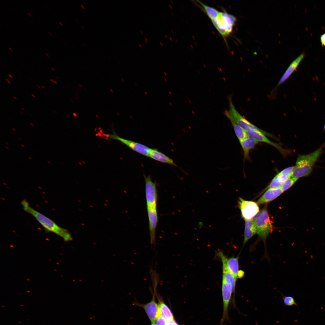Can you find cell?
<instances>
[{"mask_svg": "<svg viewBox=\"0 0 325 325\" xmlns=\"http://www.w3.org/2000/svg\"><path fill=\"white\" fill-rule=\"evenodd\" d=\"M291 176L292 174L289 169H283L275 176L265 190L280 187Z\"/></svg>", "mask_w": 325, "mask_h": 325, "instance_id": "cell-14", "label": "cell"}, {"mask_svg": "<svg viewBox=\"0 0 325 325\" xmlns=\"http://www.w3.org/2000/svg\"><path fill=\"white\" fill-rule=\"evenodd\" d=\"M147 207L156 208L157 194L156 183L151 180L150 175H144Z\"/></svg>", "mask_w": 325, "mask_h": 325, "instance_id": "cell-7", "label": "cell"}, {"mask_svg": "<svg viewBox=\"0 0 325 325\" xmlns=\"http://www.w3.org/2000/svg\"><path fill=\"white\" fill-rule=\"evenodd\" d=\"M324 129L325 130V125L324 126Z\"/></svg>", "mask_w": 325, "mask_h": 325, "instance_id": "cell-57", "label": "cell"}, {"mask_svg": "<svg viewBox=\"0 0 325 325\" xmlns=\"http://www.w3.org/2000/svg\"><path fill=\"white\" fill-rule=\"evenodd\" d=\"M31 95H32V96H33V97H34V98H35V96H34V95L33 94H31Z\"/></svg>", "mask_w": 325, "mask_h": 325, "instance_id": "cell-42", "label": "cell"}, {"mask_svg": "<svg viewBox=\"0 0 325 325\" xmlns=\"http://www.w3.org/2000/svg\"><path fill=\"white\" fill-rule=\"evenodd\" d=\"M232 293L233 292L231 287L222 279V293L223 308L222 317L220 325H222L223 322L228 319V308Z\"/></svg>", "mask_w": 325, "mask_h": 325, "instance_id": "cell-11", "label": "cell"}, {"mask_svg": "<svg viewBox=\"0 0 325 325\" xmlns=\"http://www.w3.org/2000/svg\"><path fill=\"white\" fill-rule=\"evenodd\" d=\"M149 222L150 242L151 245L155 243L156 231L158 217L156 208L147 207Z\"/></svg>", "mask_w": 325, "mask_h": 325, "instance_id": "cell-13", "label": "cell"}, {"mask_svg": "<svg viewBox=\"0 0 325 325\" xmlns=\"http://www.w3.org/2000/svg\"><path fill=\"white\" fill-rule=\"evenodd\" d=\"M8 83H9V84H11V83H10V82H9V80H8Z\"/></svg>", "mask_w": 325, "mask_h": 325, "instance_id": "cell-40", "label": "cell"}, {"mask_svg": "<svg viewBox=\"0 0 325 325\" xmlns=\"http://www.w3.org/2000/svg\"><path fill=\"white\" fill-rule=\"evenodd\" d=\"M159 43L161 46H162L163 45L162 43L161 42H160Z\"/></svg>", "mask_w": 325, "mask_h": 325, "instance_id": "cell-34", "label": "cell"}, {"mask_svg": "<svg viewBox=\"0 0 325 325\" xmlns=\"http://www.w3.org/2000/svg\"><path fill=\"white\" fill-rule=\"evenodd\" d=\"M50 80H51V81H52V82H54V81H53V80H52V79H50Z\"/></svg>", "mask_w": 325, "mask_h": 325, "instance_id": "cell-43", "label": "cell"}, {"mask_svg": "<svg viewBox=\"0 0 325 325\" xmlns=\"http://www.w3.org/2000/svg\"><path fill=\"white\" fill-rule=\"evenodd\" d=\"M152 280L154 292L152 300L147 303L139 304V305L144 309L151 322L154 323L159 316L158 305L156 303L155 300L156 287L158 284L159 279L157 278H154Z\"/></svg>", "mask_w": 325, "mask_h": 325, "instance_id": "cell-6", "label": "cell"}, {"mask_svg": "<svg viewBox=\"0 0 325 325\" xmlns=\"http://www.w3.org/2000/svg\"><path fill=\"white\" fill-rule=\"evenodd\" d=\"M164 36H165V37H166V39L168 38V36H167V35H166V34H165V35H164Z\"/></svg>", "mask_w": 325, "mask_h": 325, "instance_id": "cell-30", "label": "cell"}, {"mask_svg": "<svg viewBox=\"0 0 325 325\" xmlns=\"http://www.w3.org/2000/svg\"><path fill=\"white\" fill-rule=\"evenodd\" d=\"M167 325H179L174 320L167 321Z\"/></svg>", "mask_w": 325, "mask_h": 325, "instance_id": "cell-29", "label": "cell"}, {"mask_svg": "<svg viewBox=\"0 0 325 325\" xmlns=\"http://www.w3.org/2000/svg\"><path fill=\"white\" fill-rule=\"evenodd\" d=\"M244 272L242 270H239L237 274V278H241L244 275Z\"/></svg>", "mask_w": 325, "mask_h": 325, "instance_id": "cell-28", "label": "cell"}, {"mask_svg": "<svg viewBox=\"0 0 325 325\" xmlns=\"http://www.w3.org/2000/svg\"><path fill=\"white\" fill-rule=\"evenodd\" d=\"M258 142L254 138L248 136L240 143L243 152L244 159H249V152L258 143Z\"/></svg>", "mask_w": 325, "mask_h": 325, "instance_id": "cell-19", "label": "cell"}, {"mask_svg": "<svg viewBox=\"0 0 325 325\" xmlns=\"http://www.w3.org/2000/svg\"><path fill=\"white\" fill-rule=\"evenodd\" d=\"M225 115L229 119L233 126L235 133L240 142L249 136L246 131L237 124L230 116L228 111L224 112Z\"/></svg>", "mask_w": 325, "mask_h": 325, "instance_id": "cell-20", "label": "cell"}, {"mask_svg": "<svg viewBox=\"0 0 325 325\" xmlns=\"http://www.w3.org/2000/svg\"><path fill=\"white\" fill-rule=\"evenodd\" d=\"M254 221L257 234L265 242L269 234L274 230L272 221L270 219L266 206H265L258 213Z\"/></svg>", "mask_w": 325, "mask_h": 325, "instance_id": "cell-4", "label": "cell"}, {"mask_svg": "<svg viewBox=\"0 0 325 325\" xmlns=\"http://www.w3.org/2000/svg\"><path fill=\"white\" fill-rule=\"evenodd\" d=\"M298 178L291 177L287 180L280 187L283 192L287 190L297 181Z\"/></svg>", "mask_w": 325, "mask_h": 325, "instance_id": "cell-24", "label": "cell"}, {"mask_svg": "<svg viewBox=\"0 0 325 325\" xmlns=\"http://www.w3.org/2000/svg\"><path fill=\"white\" fill-rule=\"evenodd\" d=\"M151 325H156L154 323H152Z\"/></svg>", "mask_w": 325, "mask_h": 325, "instance_id": "cell-38", "label": "cell"}, {"mask_svg": "<svg viewBox=\"0 0 325 325\" xmlns=\"http://www.w3.org/2000/svg\"><path fill=\"white\" fill-rule=\"evenodd\" d=\"M239 255L236 257H233L227 258L226 259V264L228 268L236 279L237 278V274L239 270Z\"/></svg>", "mask_w": 325, "mask_h": 325, "instance_id": "cell-22", "label": "cell"}, {"mask_svg": "<svg viewBox=\"0 0 325 325\" xmlns=\"http://www.w3.org/2000/svg\"><path fill=\"white\" fill-rule=\"evenodd\" d=\"M9 49H10V50H11V51H12V49H11V48H9Z\"/></svg>", "mask_w": 325, "mask_h": 325, "instance_id": "cell-50", "label": "cell"}, {"mask_svg": "<svg viewBox=\"0 0 325 325\" xmlns=\"http://www.w3.org/2000/svg\"><path fill=\"white\" fill-rule=\"evenodd\" d=\"M6 79V80L7 81H8V80H8V79Z\"/></svg>", "mask_w": 325, "mask_h": 325, "instance_id": "cell-56", "label": "cell"}, {"mask_svg": "<svg viewBox=\"0 0 325 325\" xmlns=\"http://www.w3.org/2000/svg\"><path fill=\"white\" fill-rule=\"evenodd\" d=\"M171 31H172V33H174V32H173V31H172V30Z\"/></svg>", "mask_w": 325, "mask_h": 325, "instance_id": "cell-58", "label": "cell"}, {"mask_svg": "<svg viewBox=\"0 0 325 325\" xmlns=\"http://www.w3.org/2000/svg\"><path fill=\"white\" fill-rule=\"evenodd\" d=\"M283 300L285 306H292L293 305H297V303L295 302L294 298L290 296H283Z\"/></svg>", "mask_w": 325, "mask_h": 325, "instance_id": "cell-25", "label": "cell"}, {"mask_svg": "<svg viewBox=\"0 0 325 325\" xmlns=\"http://www.w3.org/2000/svg\"><path fill=\"white\" fill-rule=\"evenodd\" d=\"M21 204L24 210L33 216L45 230L61 237L65 241L72 240L71 236L67 230L59 226L52 220L31 207L26 200H23Z\"/></svg>", "mask_w": 325, "mask_h": 325, "instance_id": "cell-1", "label": "cell"}, {"mask_svg": "<svg viewBox=\"0 0 325 325\" xmlns=\"http://www.w3.org/2000/svg\"><path fill=\"white\" fill-rule=\"evenodd\" d=\"M171 13L172 14V15H173V13H172V12H171Z\"/></svg>", "mask_w": 325, "mask_h": 325, "instance_id": "cell-59", "label": "cell"}, {"mask_svg": "<svg viewBox=\"0 0 325 325\" xmlns=\"http://www.w3.org/2000/svg\"><path fill=\"white\" fill-rule=\"evenodd\" d=\"M320 41L322 46L325 48V33L321 36Z\"/></svg>", "mask_w": 325, "mask_h": 325, "instance_id": "cell-27", "label": "cell"}, {"mask_svg": "<svg viewBox=\"0 0 325 325\" xmlns=\"http://www.w3.org/2000/svg\"><path fill=\"white\" fill-rule=\"evenodd\" d=\"M256 233H257V229L254 220L252 219L246 220L243 247L244 246L248 241Z\"/></svg>", "mask_w": 325, "mask_h": 325, "instance_id": "cell-17", "label": "cell"}, {"mask_svg": "<svg viewBox=\"0 0 325 325\" xmlns=\"http://www.w3.org/2000/svg\"><path fill=\"white\" fill-rule=\"evenodd\" d=\"M8 76H9L11 78H13V77H12V76H11V75L9 74V75H8Z\"/></svg>", "mask_w": 325, "mask_h": 325, "instance_id": "cell-35", "label": "cell"}, {"mask_svg": "<svg viewBox=\"0 0 325 325\" xmlns=\"http://www.w3.org/2000/svg\"><path fill=\"white\" fill-rule=\"evenodd\" d=\"M140 31L141 32V34H143V32L141 30H140Z\"/></svg>", "mask_w": 325, "mask_h": 325, "instance_id": "cell-39", "label": "cell"}, {"mask_svg": "<svg viewBox=\"0 0 325 325\" xmlns=\"http://www.w3.org/2000/svg\"><path fill=\"white\" fill-rule=\"evenodd\" d=\"M45 55H46V56H47L48 57H49V55H48V54H47V53H45Z\"/></svg>", "mask_w": 325, "mask_h": 325, "instance_id": "cell-37", "label": "cell"}, {"mask_svg": "<svg viewBox=\"0 0 325 325\" xmlns=\"http://www.w3.org/2000/svg\"><path fill=\"white\" fill-rule=\"evenodd\" d=\"M30 124H31V125H32V126H33V125H32V123H30Z\"/></svg>", "mask_w": 325, "mask_h": 325, "instance_id": "cell-55", "label": "cell"}, {"mask_svg": "<svg viewBox=\"0 0 325 325\" xmlns=\"http://www.w3.org/2000/svg\"><path fill=\"white\" fill-rule=\"evenodd\" d=\"M218 255L221 259L222 264V279L231 288L232 292H234L236 279L229 271L226 264L227 258L221 252H219Z\"/></svg>", "mask_w": 325, "mask_h": 325, "instance_id": "cell-12", "label": "cell"}, {"mask_svg": "<svg viewBox=\"0 0 325 325\" xmlns=\"http://www.w3.org/2000/svg\"><path fill=\"white\" fill-rule=\"evenodd\" d=\"M28 14L29 15V16H31V15L30 14V13H28Z\"/></svg>", "mask_w": 325, "mask_h": 325, "instance_id": "cell-45", "label": "cell"}, {"mask_svg": "<svg viewBox=\"0 0 325 325\" xmlns=\"http://www.w3.org/2000/svg\"><path fill=\"white\" fill-rule=\"evenodd\" d=\"M170 47H171L172 48V46H171V45H170Z\"/></svg>", "mask_w": 325, "mask_h": 325, "instance_id": "cell-60", "label": "cell"}, {"mask_svg": "<svg viewBox=\"0 0 325 325\" xmlns=\"http://www.w3.org/2000/svg\"><path fill=\"white\" fill-rule=\"evenodd\" d=\"M229 109L228 111L229 114L237 124L246 131L250 128L263 131L249 122L238 112L233 104L231 96L229 98Z\"/></svg>", "mask_w": 325, "mask_h": 325, "instance_id": "cell-10", "label": "cell"}, {"mask_svg": "<svg viewBox=\"0 0 325 325\" xmlns=\"http://www.w3.org/2000/svg\"><path fill=\"white\" fill-rule=\"evenodd\" d=\"M56 77V78H57V79H58V78H57V77Z\"/></svg>", "mask_w": 325, "mask_h": 325, "instance_id": "cell-61", "label": "cell"}, {"mask_svg": "<svg viewBox=\"0 0 325 325\" xmlns=\"http://www.w3.org/2000/svg\"><path fill=\"white\" fill-rule=\"evenodd\" d=\"M138 45H139V46H140V47L141 48H142V46L141 45V44H139Z\"/></svg>", "mask_w": 325, "mask_h": 325, "instance_id": "cell-33", "label": "cell"}, {"mask_svg": "<svg viewBox=\"0 0 325 325\" xmlns=\"http://www.w3.org/2000/svg\"><path fill=\"white\" fill-rule=\"evenodd\" d=\"M156 325H167V320L163 317L159 315L155 321Z\"/></svg>", "mask_w": 325, "mask_h": 325, "instance_id": "cell-26", "label": "cell"}, {"mask_svg": "<svg viewBox=\"0 0 325 325\" xmlns=\"http://www.w3.org/2000/svg\"><path fill=\"white\" fill-rule=\"evenodd\" d=\"M305 56V53H302L291 63L278 82L276 88L285 82L296 70Z\"/></svg>", "mask_w": 325, "mask_h": 325, "instance_id": "cell-15", "label": "cell"}, {"mask_svg": "<svg viewBox=\"0 0 325 325\" xmlns=\"http://www.w3.org/2000/svg\"><path fill=\"white\" fill-rule=\"evenodd\" d=\"M54 83H55V84H57V82H55V81H54Z\"/></svg>", "mask_w": 325, "mask_h": 325, "instance_id": "cell-48", "label": "cell"}, {"mask_svg": "<svg viewBox=\"0 0 325 325\" xmlns=\"http://www.w3.org/2000/svg\"><path fill=\"white\" fill-rule=\"evenodd\" d=\"M238 205L240 210L241 216L245 220L252 219L259 212L258 204L252 201L246 200L239 197Z\"/></svg>", "mask_w": 325, "mask_h": 325, "instance_id": "cell-5", "label": "cell"}, {"mask_svg": "<svg viewBox=\"0 0 325 325\" xmlns=\"http://www.w3.org/2000/svg\"><path fill=\"white\" fill-rule=\"evenodd\" d=\"M149 157L156 161L176 166L172 159L155 149H152Z\"/></svg>", "mask_w": 325, "mask_h": 325, "instance_id": "cell-18", "label": "cell"}, {"mask_svg": "<svg viewBox=\"0 0 325 325\" xmlns=\"http://www.w3.org/2000/svg\"><path fill=\"white\" fill-rule=\"evenodd\" d=\"M144 42H145V43H146L147 44L148 43H147V41H146V40H144Z\"/></svg>", "mask_w": 325, "mask_h": 325, "instance_id": "cell-41", "label": "cell"}, {"mask_svg": "<svg viewBox=\"0 0 325 325\" xmlns=\"http://www.w3.org/2000/svg\"><path fill=\"white\" fill-rule=\"evenodd\" d=\"M157 296L159 301L158 305L159 315L163 317L167 321L174 320L173 314L169 308L159 295H157Z\"/></svg>", "mask_w": 325, "mask_h": 325, "instance_id": "cell-21", "label": "cell"}, {"mask_svg": "<svg viewBox=\"0 0 325 325\" xmlns=\"http://www.w3.org/2000/svg\"><path fill=\"white\" fill-rule=\"evenodd\" d=\"M169 6L170 7V8L171 9H172V6L171 5H169Z\"/></svg>", "mask_w": 325, "mask_h": 325, "instance_id": "cell-36", "label": "cell"}, {"mask_svg": "<svg viewBox=\"0 0 325 325\" xmlns=\"http://www.w3.org/2000/svg\"><path fill=\"white\" fill-rule=\"evenodd\" d=\"M37 87H38V88H40V87H39V86H38V85H37Z\"/></svg>", "mask_w": 325, "mask_h": 325, "instance_id": "cell-53", "label": "cell"}, {"mask_svg": "<svg viewBox=\"0 0 325 325\" xmlns=\"http://www.w3.org/2000/svg\"><path fill=\"white\" fill-rule=\"evenodd\" d=\"M237 21L234 15L226 11L219 12L218 17L211 20L212 24L226 42L227 38L231 33Z\"/></svg>", "mask_w": 325, "mask_h": 325, "instance_id": "cell-3", "label": "cell"}, {"mask_svg": "<svg viewBox=\"0 0 325 325\" xmlns=\"http://www.w3.org/2000/svg\"><path fill=\"white\" fill-rule=\"evenodd\" d=\"M42 87L43 88H44V89H45V87H44V86H43V85H42Z\"/></svg>", "mask_w": 325, "mask_h": 325, "instance_id": "cell-47", "label": "cell"}, {"mask_svg": "<svg viewBox=\"0 0 325 325\" xmlns=\"http://www.w3.org/2000/svg\"><path fill=\"white\" fill-rule=\"evenodd\" d=\"M169 38L170 39V40H171V41H172V38H171V37H169Z\"/></svg>", "mask_w": 325, "mask_h": 325, "instance_id": "cell-31", "label": "cell"}, {"mask_svg": "<svg viewBox=\"0 0 325 325\" xmlns=\"http://www.w3.org/2000/svg\"><path fill=\"white\" fill-rule=\"evenodd\" d=\"M322 152L321 147L314 152L299 155L296 160L291 177L299 178L308 176L311 172L316 161Z\"/></svg>", "mask_w": 325, "mask_h": 325, "instance_id": "cell-2", "label": "cell"}, {"mask_svg": "<svg viewBox=\"0 0 325 325\" xmlns=\"http://www.w3.org/2000/svg\"><path fill=\"white\" fill-rule=\"evenodd\" d=\"M107 135L110 139L119 141L133 151L149 157L152 149L148 147L137 142L122 138L115 133L108 134Z\"/></svg>", "mask_w": 325, "mask_h": 325, "instance_id": "cell-9", "label": "cell"}, {"mask_svg": "<svg viewBox=\"0 0 325 325\" xmlns=\"http://www.w3.org/2000/svg\"><path fill=\"white\" fill-rule=\"evenodd\" d=\"M13 98H14L16 100H17V98H16V97H14V96H13Z\"/></svg>", "mask_w": 325, "mask_h": 325, "instance_id": "cell-44", "label": "cell"}, {"mask_svg": "<svg viewBox=\"0 0 325 325\" xmlns=\"http://www.w3.org/2000/svg\"><path fill=\"white\" fill-rule=\"evenodd\" d=\"M48 33H49V34H50V35H51H51H51V33H50V32H48Z\"/></svg>", "mask_w": 325, "mask_h": 325, "instance_id": "cell-51", "label": "cell"}, {"mask_svg": "<svg viewBox=\"0 0 325 325\" xmlns=\"http://www.w3.org/2000/svg\"><path fill=\"white\" fill-rule=\"evenodd\" d=\"M51 69H52V70H53V71H55V70H54V69L52 67H51Z\"/></svg>", "mask_w": 325, "mask_h": 325, "instance_id": "cell-46", "label": "cell"}, {"mask_svg": "<svg viewBox=\"0 0 325 325\" xmlns=\"http://www.w3.org/2000/svg\"><path fill=\"white\" fill-rule=\"evenodd\" d=\"M196 1L203 7L205 12L211 20L217 18L219 11L216 9L206 5L200 1L197 0Z\"/></svg>", "mask_w": 325, "mask_h": 325, "instance_id": "cell-23", "label": "cell"}, {"mask_svg": "<svg viewBox=\"0 0 325 325\" xmlns=\"http://www.w3.org/2000/svg\"><path fill=\"white\" fill-rule=\"evenodd\" d=\"M144 39H145V40L147 42H148V40L147 38H145Z\"/></svg>", "mask_w": 325, "mask_h": 325, "instance_id": "cell-32", "label": "cell"}, {"mask_svg": "<svg viewBox=\"0 0 325 325\" xmlns=\"http://www.w3.org/2000/svg\"><path fill=\"white\" fill-rule=\"evenodd\" d=\"M246 132L249 136L254 138L258 142H263L272 146L277 149L283 155H286L288 152L280 144L274 142L268 139L266 135L273 137L272 135L265 131H261L252 128L248 129Z\"/></svg>", "mask_w": 325, "mask_h": 325, "instance_id": "cell-8", "label": "cell"}, {"mask_svg": "<svg viewBox=\"0 0 325 325\" xmlns=\"http://www.w3.org/2000/svg\"><path fill=\"white\" fill-rule=\"evenodd\" d=\"M59 23H60V24L61 25H62V23H61L60 22H59Z\"/></svg>", "mask_w": 325, "mask_h": 325, "instance_id": "cell-49", "label": "cell"}, {"mask_svg": "<svg viewBox=\"0 0 325 325\" xmlns=\"http://www.w3.org/2000/svg\"><path fill=\"white\" fill-rule=\"evenodd\" d=\"M20 113H21V114H23V113H22V112H21V111H20Z\"/></svg>", "mask_w": 325, "mask_h": 325, "instance_id": "cell-54", "label": "cell"}, {"mask_svg": "<svg viewBox=\"0 0 325 325\" xmlns=\"http://www.w3.org/2000/svg\"><path fill=\"white\" fill-rule=\"evenodd\" d=\"M283 192L281 188L268 189L257 201L259 204L269 202L279 196Z\"/></svg>", "mask_w": 325, "mask_h": 325, "instance_id": "cell-16", "label": "cell"}, {"mask_svg": "<svg viewBox=\"0 0 325 325\" xmlns=\"http://www.w3.org/2000/svg\"><path fill=\"white\" fill-rule=\"evenodd\" d=\"M21 109H22L24 111L25 110L23 108H21Z\"/></svg>", "mask_w": 325, "mask_h": 325, "instance_id": "cell-52", "label": "cell"}]
</instances>
